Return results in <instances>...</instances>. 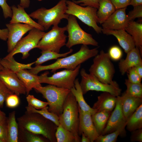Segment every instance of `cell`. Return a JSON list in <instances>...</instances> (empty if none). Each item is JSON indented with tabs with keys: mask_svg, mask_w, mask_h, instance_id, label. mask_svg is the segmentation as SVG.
<instances>
[{
	"mask_svg": "<svg viewBox=\"0 0 142 142\" xmlns=\"http://www.w3.org/2000/svg\"><path fill=\"white\" fill-rule=\"evenodd\" d=\"M17 120L19 127L42 136L50 142H57L55 134L57 126L39 113L26 111Z\"/></svg>",
	"mask_w": 142,
	"mask_h": 142,
	"instance_id": "6da1fadb",
	"label": "cell"
},
{
	"mask_svg": "<svg viewBox=\"0 0 142 142\" xmlns=\"http://www.w3.org/2000/svg\"><path fill=\"white\" fill-rule=\"evenodd\" d=\"M98 52L97 48L90 49L87 45H82L79 51L74 53L68 56L58 58L55 62L49 65H36L29 71L37 74L41 71L49 70H51L52 72L62 68L73 70L79 65L95 56Z\"/></svg>",
	"mask_w": 142,
	"mask_h": 142,
	"instance_id": "7a4b0ae2",
	"label": "cell"
},
{
	"mask_svg": "<svg viewBox=\"0 0 142 142\" xmlns=\"http://www.w3.org/2000/svg\"><path fill=\"white\" fill-rule=\"evenodd\" d=\"M66 0H60L54 6L47 9L41 7L29 14L31 18L37 20L38 23L44 31L52 26L58 25L63 19L67 20L69 15L66 13Z\"/></svg>",
	"mask_w": 142,
	"mask_h": 142,
	"instance_id": "3957f363",
	"label": "cell"
},
{
	"mask_svg": "<svg viewBox=\"0 0 142 142\" xmlns=\"http://www.w3.org/2000/svg\"><path fill=\"white\" fill-rule=\"evenodd\" d=\"M60 125L74 135L76 142H80L79 133V106L75 97L70 92L64 102L62 113L59 116Z\"/></svg>",
	"mask_w": 142,
	"mask_h": 142,
	"instance_id": "277c9868",
	"label": "cell"
},
{
	"mask_svg": "<svg viewBox=\"0 0 142 142\" xmlns=\"http://www.w3.org/2000/svg\"><path fill=\"white\" fill-rule=\"evenodd\" d=\"M34 89L41 93L48 103V110L59 116L62 113L63 105L69 94V89L48 84L45 86L42 85Z\"/></svg>",
	"mask_w": 142,
	"mask_h": 142,
	"instance_id": "5b68a950",
	"label": "cell"
},
{
	"mask_svg": "<svg viewBox=\"0 0 142 142\" xmlns=\"http://www.w3.org/2000/svg\"><path fill=\"white\" fill-rule=\"evenodd\" d=\"M110 59L108 53L101 50L94 57L93 63L89 69V73L103 83H112L114 81L113 79L115 70Z\"/></svg>",
	"mask_w": 142,
	"mask_h": 142,
	"instance_id": "8992f818",
	"label": "cell"
},
{
	"mask_svg": "<svg viewBox=\"0 0 142 142\" xmlns=\"http://www.w3.org/2000/svg\"><path fill=\"white\" fill-rule=\"evenodd\" d=\"M67 20L68 23L66 27L68 34V40L65 45L67 48H70L75 45L80 44L98 46V43L91 34L81 28L75 17L69 15Z\"/></svg>",
	"mask_w": 142,
	"mask_h": 142,
	"instance_id": "52a82bcc",
	"label": "cell"
},
{
	"mask_svg": "<svg viewBox=\"0 0 142 142\" xmlns=\"http://www.w3.org/2000/svg\"><path fill=\"white\" fill-rule=\"evenodd\" d=\"M66 3L67 14L77 18L85 24L92 27L97 33H102V28L97 24V9L89 6L83 7L70 0H66Z\"/></svg>",
	"mask_w": 142,
	"mask_h": 142,
	"instance_id": "ba28073f",
	"label": "cell"
},
{
	"mask_svg": "<svg viewBox=\"0 0 142 142\" xmlns=\"http://www.w3.org/2000/svg\"><path fill=\"white\" fill-rule=\"evenodd\" d=\"M81 79L80 84L83 94L89 91L108 92L117 97L120 96L121 90L115 81L110 84L103 83L93 75L88 73L82 68L80 71Z\"/></svg>",
	"mask_w": 142,
	"mask_h": 142,
	"instance_id": "9c48e42d",
	"label": "cell"
},
{
	"mask_svg": "<svg viewBox=\"0 0 142 142\" xmlns=\"http://www.w3.org/2000/svg\"><path fill=\"white\" fill-rule=\"evenodd\" d=\"M66 31V26H53L51 30L45 33L36 48L42 51L48 50L59 53L61 48L66 43L67 36L65 34Z\"/></svg>",
	"mask_w": 142,
	"mask_h": 142,
	"instance_id": "30bf717a",
	"label": "cell"
},
{
	"mask_svg": "<svg viewBox=\"0 0 142 142\" xmlns=\"http://www.w3.org/2000/svg\"><path fill=\"white\" fill-rule=\"evenodd\" d=\"M81 64L73 70L65 69L48 76L46 71L39 76L40 83L52 85L57 87L70 90L74 86V82L79 72Z\"/></svg>",
	"mask_w": 142,
	"mask_h": 142,
	"instance_id": "8fae6325",
	"label": "cell"
},
{
	"mask_svg": "<svg viewBox=\"0 0 142 142\" xmlns=\"http://www.w3.org/2000/svg\"><path fill=\"white\" fill-rule=\"evenodd\" d=\"M45 33L43 31L33 28L29 31L27 36L21 39L13 50L4 58H11L17 53H21L22 54V59L27 58L29 55V52L36 48Z\"/></svg>",
	"mask_w": 142,
	"mask_h": 142,
	"instance_id": "7c38bea8",
	"label": "cell"
},
{
	"mask_svg": "<svg viewBox=\"0 0 142 142\" xmlns=\"http://www.w3.org/2000/svg\"><path fill=\"white\" fill-rule=\"evenodd\" d=\"M121 96H117L115 106L101 135L107 134L119 129L125 130L127 120L125 118L121 110Z\"/></svg>",
	"mask_w": 142,
	"mask_h": 142,
	"instance_id": "4fadbf2b",
	"label": "cell"
},
{
	"mask_svg": "<svg viewBox=\"0 0 142 142\" xmlns=\"http://www.w3.org/2000/svg\"><path fill=\"white\" fill-rule=\"evenodd\" d=\"M6 26L8 30L7 45L9 53L13 50L24 34L34 28L30 25L20 23H7Z\"/></svg>",
	"mask_w": 142,
	"mask_h": 142,
	"instance_id": "5bb4252c",
	"label": "cell"
},
{
	"mask_svg": "<svg viewBox=\"0 0 142 142\" xmlns=\"http://www.w3.org/2000/svg\"><path fill=\"white\" fill-rule=\"evenodd\" d=\"M0 79L13 93L26 94L25 87L16 73L5 68L0 70Z\"/></svg>",
	"mask_w": 142,
	"mask_h": 142,
	"instance_id": "9a60e30c",
	"label": "cell"
},
{
	"mask_svg": "<svg viewBox=\"0 0 142 142\" xmlns=\"http://www.w3.org/2000/svg\"><path fill=\"white\" fill-rule=\"evenodd\" d=\"M79 135L83 133L93 142L99 135L93 122L91 114L82 110L79 106Z\"/></svg>",
	"mask_w": 142,
	"mask_h": 142,
	"instance_id": "2e32d148",
	"label": "cell"
},
{
	"mask_svg": "<svg viewBox=\"0 0 142 142\" xmlns=\"http://www.w3.org/2000/svg\"><path fill=\"white\" fill-rule=\"evenodd\" d=\"M126 7L116 9L102 24L103 29H125L129 21L126 13Z\"/></svg>",
	"mask_w": 142,
	"mask_h": 142,
	"instance_id": "e0dca14e",
	"label": "cell"
},
{
	"mask_svg": "<svg viewBox=\"0 0 142 142\" xmlns=\"http://www.w3.org/2000/svg\"><path fill=\"white\" fill-rule=\"evenodd\" d=\"M11 8L12 14L9 23H22L30 25L42 31H44V28L33 20L26 12L24 8L19 4L17 7L13 5Z\"/></svg>",
	"mask_w": 142,
	"mask_h": 142,
	"instance_id": "ac0fdd59",
	"label": "cell"
},
{
	"mask_svg": "<svg viewBox=\"0 0 142 142\" xmlns=\"http://www.w3.org/2000/svg\"><path fill=\"white\" fill-rule=\"evenodd\" d=\"M102 32L106 35L114 36L126 53L135 47L131 36L125 29L113 30L102 28Z\"/></svg>",
	"mask_w": 142,
	"mask_h": 142,
	"instance_id": "d6986e66",
	"label": "cell"
},
{
	"mask_svg": "<svg viewBox=\"0 0 142 142\" xmlns=\"http://www.w3.org/2000/svg\"><path fill=\"white\" fill-rule=\"evenodd\" d=\"M142 64V60L139 48L135 47L127 53L125 59H120L119 63V71L123 75L130 68Z\"/></svg>",
	"mask_w": 142,
	"mask_h": 142,
	"instance_id": "ffe728a7",
	"label": "cell"
},
{
	"mask_svg": "<svg viewBox=\"0 0 142 142\" xmlns=\"http://www.w3.org/2000/svg\"><path fill=\"white\" fill-rule=\"evenodd\" d=\"M121 97V108L123 115L127 120L142 104V98L129 95L125 92Z\"/></svg>",
	"mask_w": 142,
	"mask_h": 142,
	"instance_id": "44dd1931",
	"label": "cell"
},
{
	"mask_svg": "<svg viewBox=\"0 0 142 142\" xmlns=\"http://www.w3.org/2000/svg\"><path fill=\"white\" fill-rule=\"evenodd\" d=\"M117 100V97L108 92H103L98 97V100L92 108L97 112L103 110L112 111L114 109Z\"/></svg>",
	"mask_w": 142,
	"mask_h": 142,
	"instance_id": "7402d4cb",
	"label": "cell"
},
{
	"mask_svg": "<svg viewBox=\"0 0 142 142\" xmlns=\"http://www.w3.org/2000/svg\"><path fill=\"white\" fill-rule=\"evenodd\" d=\"M18 77L24 85L26 95H28L33 88L41 85L39 76L26 69H21L16 73Z\"/></svg>",
	"mask_w": 142,
	"mask_h": 142,
	"instance_id": "603a6c76",
	"label": "cell"
},
{
	"mask_svg": "<svg viewBox=\"0 0 142 142\" xmlns=\"http://www.w3.org/2000/svg\"><path fill=\"white\" fill-rule=\"evenodd\" d=\"M132 38L135 46L138 47L140 54L142 50V24L134 21L128 22L125 28Z\"/></svg>",
	"mask_w": 142,
	"mask_h": 142,
	"instance_id": "cb8c5ba5",
	"label": "cell"
},
{
	"mask_svg": "<svg viewBox=\"0 0 142 142\" xmlns=\"http://www.w3.org/2000/svg\"><path fill=\"white\" fill-rule=\"evenodd\" d=\"M70 90L74 96L79 107L82 110L89 113L92 115L97 112L96 110L91 107L85 100L78 79H75L74 86Z\"/></svg>",
	"mask_w": 142,
	"mask_h": 142,
	"instance_id": "d4e9b609",
	"label": "cell"
},
{
	"mask_svg": "<svg viewBox=\"0 0 142 142\" xmlns=\"http://www.w3.org/2000/svg\"><path fill=\"white\" fill-rule=\"evenodd\" d=\"M116 10L110 0H100L97 12L98 23L102 24Z\"/></svg>",
	"mask_w": 142,
	"mask_h": 142,
	"instance_id": "484cf974",
	"label": "cell"
},
{
	"mask_svg": "<svg viewBox=\"0 0 142 142\" xmlns=\"http://www.w3.org/2000/svg\"><path fill=\"white\" fill-rule=\"evenodd\" d=\"M15 115L16 112L13 111L7 117V142H18L19 126Z\"/></svg>",
	"mask_w": 142,
	"mask_h": 142,
	"instance_id": "4316f807",
	"label": "cell"
},
{
	"mask_svg": "<svg viewBox=\"0 0 142 142\" xmlns=\"http://www.w3.org/2000/svg\"><path fill=\"white\" fill-rule=\"evenodd\" d=\"M111 111L103 110L97 112L92 115L94 124L99 135L104 130L111 113Z\"/></svg>",
	"mask_w": 142,
	"mask_h": 142,
	"instance_id": "83f0119b",
	"label": "cell"
},
{
	"mask_svg": "<svg viewBox=\"0 0 142 142\" xmlns=\"http://www.w3.org/2000/svg\"><path fill=\"white\" fill-rule=\"evenodd\" d=\"M126 126L131 132L142 129V104L127 119Z\"/></svg>",
	"mask_w": 142,
	"mask_h": 142,
	"instance_id": "f1b7e54d",
	"label": "cell"
},
{
	"mask_svg": "<svg viewBox=\"0 0 142 142\" xmlns=\"http://www.w3.org/2000/svg\"><path fill=\"white\" fill-rule=\"evenodd\" d=\"M49 141L40 135L19 127L18 142H46Z\"/></svg>",
	"mask_w": 142,
	"mask_h": 142,
	"instance_id": "f546056e",
	"label": "cell"
},
{
	"mask_svg": "<svg viewBox=\"0 0 142 142\" xmlns=\"http://www.w3.org/2000/svg\"><path fill=\"white\" fill-rule=\"evenodd\" d=\"M73 49H70L69 51L63 53H59L50 50L42 51L41 55L35 61L36 65H41L47 61L54 59H57L61 57H65L72 53Z\"/></svg>",
	"mask_w": 142,
	"mask_h": 142,
	"instance_id": "4dcf8cb0",
	"label": "cell"
},
{
	"mask_svg": "<svg viewBox=\"0 0 142 142\" xmlns=\"http://www.w3.org/2000/svg\"><path fill=\"white\" fill-rule=\"evenodd\" d=\"M1 63L4 68H8L16 73L22 69H30L32 65L35 64L34 62L27 64H21L17 62L13 57L7 59L3 58L1 59Z\"/></svg>",
	"mask_w": 142,
	"mask_h": 142,
	"instance_id": "1f68e13d",
	"label": "cell"
},
{
	"mask_svg": "<svg viewBox=\"0 0 142 142\" xmlns=\"http://www.w3.org/2000/svg\"><path fill=\"white\" fill-rule=\"evenodd\" d=\"M26 108L27 111L39 113L45 118L52 122L57 126L60 124L58 116L49 111L48 110V106H47L42 109L37 110L31 106L28 105L26 107Z\"/></svg>",
	"mask_w": 142,
	"mask_h": 142,
	"instance_id": "d6a6232c",
	"label": "cell"
},
{
	"mask_svg": "<svg viewBox=\"0 0 142 142\" xmlns=\"http://www.w3.org/2000/svg\"><path fill=\"white\" fill-rule=\"evenodd\" d=\"M55 135L57 142H76L73 133L60 124L57 126Z\"/></svg>",
	"mask_w": 142,
	"mask_h": 142,
	"instance_id": "836d02e7",
	"label": "cell"
},
{
	"mask_svg": "<svg viewBox=\"0 0 142 142\" xmlns=\"http://www.w3.org/2000/svg\"><path fill=\"white\" fill-rule=\"evenodd\" d=\"M125 84L126 87L125 93L128 95L134 97L142 98V84L131 82L126 79Z\"/></svg>",
	"mask_w": 142,
	"mask_h": 142,
	"instance_id": "e575fe53",
	"label": "cell"
},
{
	"mask_svg": "<svg viewBox=\"0 0 142 142\" xmlns=\"http://www.w3.org/2000/svg\"><path fill=\"white\" fill-rule=\"evenodd\" d=\"M125 130L119 129L110 133L99 135L95 141L96 142H115L118 136L125 133Z\"/></svg>",
	"mask_w": 142,
	"mask_h": 142,
	"instance_id": "d590c367",
	"label": "cell"
},
{
	"mask_svg": "<svg viewBox=\"0 0 142 142\" xmlns=\"http://www.w3.org/2000/svg\"><path fill=\"white\" fill-rule=\"evenodd\" d=\"M28 105L32 106L37 110H40L48 105L47 102H44L40 100L33 95L29 94L26 97Z\"/></svg>",
	"mask_w": 142,
	"mask_h": 142,
	"instance_id": "8d00e7d4",
	"label": "cell"
},
{
	"mask_svg": "<svg viewBox=\"0 0 142 142\" xmlns=\"http://www.w3.org/2000/svg\"><path fill=\"white\" fill-rule=\"evenodd\" d=\"M0 79V106L2 108L5 100L9 95L13 94Z\"/></svg>",
	"mask_w": 142,
	"mask_h": 142,
	"instance_id": "74e56055",
	"label": "cell"
},
{
	"mask_svg": "<svg viewBox=\"0 0 142 142\" xmlns=\"http://www.w3.org/2000/svg\"><path fill=\"white\" fill-rule=\"evenodd\" d=\"M18 96L14 93L8 96L5 100L7 106L10 108H14L18 106L20 103Z\"/></svg>",
	"mask_w": 142,
	"mask_h": 142,
	"instance_id": "f35d334b",
	"label": "cell"
},
{
	"mask_svg": "<svg viewBox=\"0 0 142 142\" xmlns=\"http://www.w3.org/2000/svg\"><path fill=\"white\" fill-rule=\"evenodd\" d=\"M108 53L110 59L114 61H118L121 59L123 55V52L121 49L116 45L111 47Z\"/></svg>",
	"mask_w": 142,
	"mask_h": 142,
	"instance_id": "ab89813d",
	"label": "cell"
},
{
	"mask_svg": "<svg viewBox=\"0 0 142 142\" xmlns=\"http://www.w3.org/2000/svg\"><path fill=\"white\" fill-rule=\"evenodd\" d=\"M133 7V9L127 14L129 21H134L136 18L142 17V5Z\"/></svg>",
	"mask_w": 142,
	"mask_h": 142,
	"instance_id": "60d3db41",
	"label": "cell"
},
{
	"mask_svg": "<svg viewBox=\"0 0 142 142\" xmlns=\"http://www.w3.org/2000/svg\"><path fill=\"white\" fill-rule=\"evenodd\" d=\"M128 79L131 83H141L142 78L137 74L135 71L134 67L129 69L127 72Z\"/></svg>",
	"mask_w": 142,
	"mask_h": 142,
	"instance_id": "b9f144b4",
	"label": "cell"
},
{
	"mask_svg": "<svg viewBox=\"0 0 142 142\" xmlns=\"http://www.w3.org/2000/svg\"><path fill=\"white\" fill-rule=\"evenodd\" d=\"M0 139L3 142H7V117L0 122Z\"/></svg>",
	"mask_w": 142,
	"mask_h": 142,
	"instance_id": "7bdbcfd3",
	"label": "cell"
},
{
	"mask_svg": "<svg viewBox=\"0 0 142 142\" xmlns=\"http://www.w3.org/2000/svg\"><path fill=\"white\" fill-rule=\"evenodd\" d=\"M7 1L0 0V6L2 9L3 15L5 19L11 18L12 14L11 7L8 4Z\"/></svg>",
	"mask_w": 142,
	"mask_h": 142,
	"instance_id": "ee69618b",
	"label": "cell"
},
{
	"mask_svg": "<svg viewBox=\"0 0 142 142\" xmlns=\"http://www.w3.org/2000/svg\"><path fill=\"white\" fill-rule=\"evenodd\" d=\"M100 1V0H73V1L77 4L81 3L80 6H89L98 9L99 6Z\"/></svg>",
	"mask_w": 142,
	"mask_h": 142,
	"instance_id": "f6af8a7d",
	"label": "cell"
},
{
	"mask_svg": "<svg viewBox=\"0 0 142 142\" xmlns=\"http://www.w3.org/2000/svg\"><path fill=\"white\" fill-rule=\"evenodd\" d=\"M110 0L116 10L127 7L130 5L131 0Z\"/></svg>",
	"mask_w": 142,
	"mask_h": 142,
	"instance_id": "bcb514c9",
	"label": "cell"
},
{
	"mask_svg": "<svg viewBox=\"0 0 142 142\" xmlns=\"http://www.w3.org/2000/svg\"><path fill=\"white\" fill-rule=\"evenodd\" d=\"M132 132L130 136L131 141L142 142V129H137Z\"/></svg>",
	"mask_w": 142,
	"mask_h": 142,
	"instance_id": "7dc6e473",
	"label": "cell"
},
{
	"mask_svg": "<svg viewBox=\"0 0 142 142\" xmlns=\"http://www.w3.org/2000/svg\"><path fill=\"white\" fill-rule=\"evenodd\" d=\"M8 34V30L7 28L0 29V39L4 41L7 40Z\"/></svg>",
	"mask_w": 142,
	"mask_h": 142,
	"instance_id": "c3c4849f",
	"label": "cell"
},
{
	"mask_svg": "<svg viewBox=\"0 0 142 142\" xmlns=\"http://www.w3.org/2000/svg\"><path fill=\"white\" fill-rule=\"evenodd\" d=\"M30 4V0H20L19 5L24 8H25L29 7Z\"/></svg>",
	"mask_w": 142,
	"mask_h": 142,
	"instance_id": "681fc988",
	"label": "cell"
},
{
	"mask_svg": "<svg viewBox=\"0 0 142 142\" xmlns=\"http://www.w3.org/2000/svg\"><path fill=\"white\" fill-rule=\"evenodd\" d=\"M134 68L136 72L142 78V64L136 65Z\"/></svg>",
	"mask_w": 142,
	"mask_h": 142,
	"instance_id": "f907efd6",
	"label": "cell"
},
{
	"mask_svg": "<svg viewBox=\"0 0 142 142\" xmlns=\"http://www.w3.org/2000/svg\"><path fill=\"white\" fill-rule=\"evenodd\" d=\"M142 5V0H131L130 5L133 7Z\"/></svg>",
	"mask_w": 142,
	"mask_h": 142,
	"instance_id": "816d5d0a",
	"label": "cell"
},
{
	"mask_svg": "<svg viewBox=\"0 0 142 142\" xmlns=\"http://www.w3.org/2000/svg\"><path fill=\"white\" fill-rule=\"evenodd\" d=\"M7 118L5 113L2 111L0 108V122L6 119Z\"/></svg>",
	"mask_w": 142,
	"mask_h": 142,
	"instance_id": "f5cc1de1",
	"label": "cell"
},
{
	"mask_svg": "<svg viewBox=\"0 0 142 142\" xmlns=\"http://www.w3.org/2000/svg\"><path fill=\"white\" fill-rule=\"evenodd\" d=\"M82 135V138L81 139L80 141L81 142H90L88 138L83 133L81 134Z\"/></svg>",
	"mask_w": 142,
	"mask_h": 142,
	"instance_id": "db71d44e",
	"label": "cell"
},
{
	"mask_svg": "<svg viewBox=\"0 0 142 142\" xmlns=\"http://www.w3.org/2000/svg\"><path fill=\"white\" fill-rule=\"evenodd\" d=\"M1 59H0V70L4 68V67L1 63Z\"/></svg>",
	"mask_w": 142,
	"mask_h": 142,
	"instance_id": "11a10c76",
	"label": "cell"
},
{
	"mask_svg": "<svg viewBox=\"0 0 142 142\" xmlns=\"http://www.w3.org/2000/svg\"><path fill=\"white\" fill-rule=\"evenodd\" d=\"M0 142H3L2 140L0 139Z\"/></svg>",
	"mask_w": 142,
	"mask_h": 142,
	"instance_id": "9f6ffc18",
	"label": "cell"
},
{
	"mask_svg": "<svg viewBox=\"0 0 142 142\" xmlns=\"http://www.w3.org/2000/svg\"><path fill=\"white\" fill-rule=\"evenodd\" d=\"M38 0V1H42L43 0Z\"/></svg>",
	"mask_w": 142,
	"mask_h": 142,
	"instance_id": "6f0895ef",
	"label": "cell"
},
{
	"mask_svg": "<svg viewBox=\"0 0 142 142\" xmlns=\"http://www.w3.org/2000/svg\"><path fill=\"white\" fill-rule=\"evenodd\" d=\"M0 108H1V107H0Z\"/></svg>",
	"mask_w": 142,
	"mask_h": 142,
	"instance_id": "680465c9",
	"label": "cell"
}]
</instances>
